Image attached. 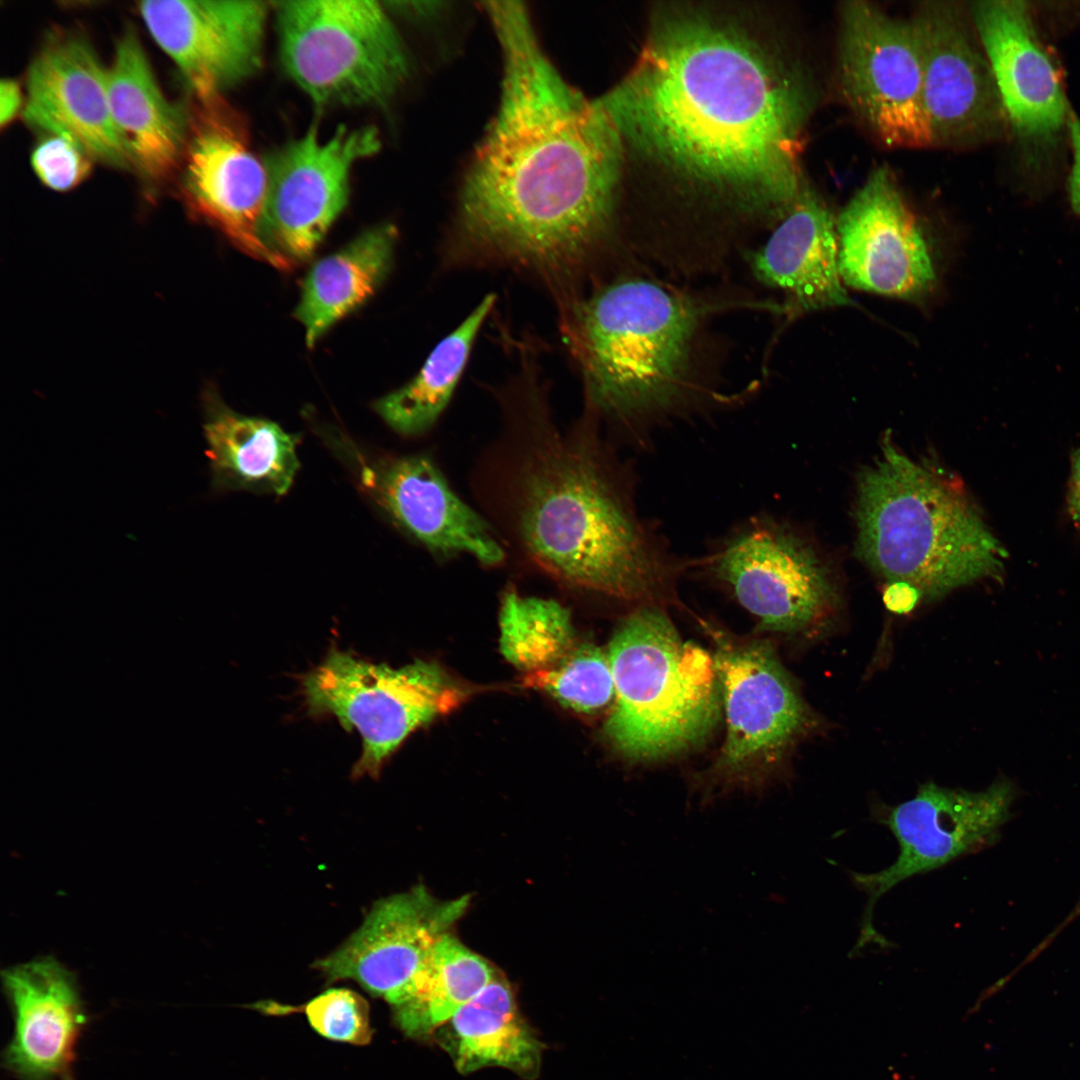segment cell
<instances>
[{"instance_id":"obj_37","label":"cell","mask_w":1080,"mask_h":1080,"mask_svg":"<svg viewBox=\"0 0 1080 1080\" xmlns=\"http://www.w3.org/2000/svg\"><path fill=\"white\" fill-rule=\"evenodd\" d=\"M1068 507L1074 522L1080 527V448L1072 457Z\"/></svg>"},{"instance_id":"obj_12","label":"cell","mask_w":1080,"mask_h":1080,"mask_svg":"<svg viewBox=\"0 0 1080 1080\" xmlns=\"http://www.w3.org/2000/svg\"><path fill=\"white\" fill-rule=\"evenodd\" d=\"M375 128L315 131L287 145L267 165L260 237L280 269L311 257L346 205L353 165L379 147Z\"/></svg>"},{"instance_id":"obj_26","label":"cell","mask_w":1080,"mask_h":1080,"mask_svg":"<svg viewBox=\"0 0 1080 1080\" xmlns=\"http://www.w3.org/2000/svg\"><path fill=\"white\" fill-rule=\"evenodd\" d=\"M441 1027V1045L462 1074L502 1067L532 1080L539 1072L543 1045L502 977L495 975Z\"/></svg>"},{"instance_id":"obj_1","label":"cell","mask_w":1080,"mask_h":1080,"mask_svg":"<svg viewBox=\"0 0 1080 1080\" xmlns=\"http://www.w3.org/2000/svg\"><path fill=\"white\" fill-rule=\"evenodd\" d=\"M485 6L504 78L463 187L462 231L498 256L543 268L576 263L609 226L623 141L544 55L522 3Z\"/></svg>"},{"instance_id":"obj_15","label":"cell","mask_w":1080,"mask_h":1080,"mask_svg":"<svg viewBox=\"0 0 1080 1080\" xmlns=\"http://www.w3.org/2000/svg\"><path fill=\"white\" fill-rule=\"evenodd\" d=\"M200 104L182 161L186 203L241 251L279 268L260 237L267 170L220 96Z\"/></svg>"},{"instance_id":"obj_25","label":"cell","mask_w":1080,"mask_h":1080,"mask_svg":"<svg viewBox=\"0 0 1080 1080\" xmlns=\"http://www.w3.org/2000/svg\"><path fill=\"white\" fill-rule=\"evenodd\" d=\"M206 456L217 490L285 494L299 468V437L263 418L229 408L211 389L203 395Z\"/></svg>"},{"instance_id":"obj_34","label":"cell","mask_w":1080,"mask_h":1080,"mask_svg":"<svg viewBox=\"0 0 1080 1080\" xmlns=\"http://www.w3.org/2000/svg\"><path fill=\"white\" fill-rule=\"evenodd\" d=\"M922 594L917 587L904 581L889 582L883 591L885 607L896 614L912 611Z\"/></svg>"},{"instance_id":"obj_7","label":"cell","mask_w":1080,"mask_h":1080,"mask_svg":"<svg viewBox=\"0 0 1080 1080\" xmlns=\"http://www.w3.org/2000/svg\"><path fill=\"white\" fill-rule=\"evenodd\" d=\"M277 16L283 65L319 104L381 103L406 77L399 36L375 1H288Z\"/></svg>"},{"instance_id":"obj_11","label":"cell","mask_w":1080,"mask_h":1080,"mask_svg":"<svg viewBox=\"0 0 1080 1080\" xmlns=\"http://www.w3.org/2000/svg\"><path fill=\"white\" fill-rule=\"evenodd\" d=\"M1017 794V785L1006 776L980 791L928 782L913 798L881 808L875 816L894 834L899 855L881 871L852 874L855 886L868 897L857 949L871 941L882 944L871 920L880 897L912 876L993 845L1010 819Z\"/></svg>"},{"instance_id":"obj_5","label":"cell","mask_w":1080,"mask_h":1080,"mask_svg":"<svg viewBox=\"0 0 1080 1080\" xmlns=\"http://www.w3.org/2000/svg\"><path fill=\"white\" fill-rule=\"evenodd\" d=\"M700 312L640 278L616 280L579 309L577 349L592 403L624 421L664 412L682 397Z\"/></svg>"},{"instance_id":"obj_20","label":"cell","mask_w":1080,"mask_h":1080,"mask_svg":"<svg viewBox=\"0 0 1080 1080\" xmlns=\"http://www.w3.org/2000/svg\"><path fill=\"white\" fill-rule=\"evenodd\" d=\"M1 978L14 1022L2 1067L17 1080H75V1048L89 1016L73 973L46 956Z\"/></svg>"},{"instance_id":"obj_31","label":"cell","mask_w":1080,"mask_h":1080,"mask_svg":"<svg viewBox=\"0 0 1080 1080\" xmlns=\"http://www.w3.org/2000/svg\"><path fill=\"white\" fill-rule=\"evenodd\" d=\"M525 682L577 712L597 711L615 696L608 656L590 643L576 644L553 666L527 674Z\"/></svg>"},{"instance_id":"obj_18","label":"cell","mask_w":1080,"mask_h":1080,"mask_svg":"<svg viewBox=\"0 0 1080 1080\" xmlns=\"http://www.w3.org/2000/svg\"><path fill=\"white\" fill-rule=\"evenodd\" d=\"M140 15L199 101L254 73L266 7L258 1H143Z\"/></svg>"},{"instance_id":"obj_28","label":"cell","mask_w":1080,"mask_h":1080,"mask_svg":"<svg viewBox=\"0 0 1080 1080\" xmlns=\"http://www.w3.org/2000/svg\"><path fill=\"white\" fill-rule=\"evenodd\" d=\"M495 976L488 962L448 934L425 958L390 1006L395 1024L411 1038L430 1035Z\"/></svg>"},{"instance_id":"obj_36","label":"cell","mask_w":1080,"mask_h":1080,"mask_svg":"<svg viewBox=\"0 0 1080 1080\" xmlns=\"http://www.w3.org/2000/svg\"><path fill=\"white\" fill-rule=\"evenodd\" d=\"M23 107L24 100L18 83L11 79L2 80L0 85L1 127L9 124Z\"/></svg>"},{"instance_id":"obj_16","label":"cell","mask_w":1080,"mask_h":1080,"mask_svg":"<svg viewBox=\"0 0 1080 1080\" xmlns=\"http://www.w3.org/2000/svg\"><path fill=\"white\" fill-rule=\"evenodd\" d=\"M845 286L918 300L934 287L924 234L888 168L875 169L836 218Z\"/></svg>"},{"instance_id":"obj_29","label":"cell","mask_w":1080,"mask_h":1080,"mask_svg":"<svg viewBox=\"0 0 1080 1080\" xmlns=\"http://www.w3.org/2000/svg\"><path fill=\"white\" fill-rule=\"evenodd\" d=\"M495 302L487 295L433 349L418 374L378 401L374 408L396 432L416 436L438 419L461 378L477 334Z\"/></svg>"},{"instance_id":"obj_3","label":"cell","mask_w":1080,"mask_h":1080,"mask_svg":"<svg viewBox=\"0 0 1080 1080\" xmlns=\"http://www.w3.org/2000/svg\"><path fill=\"white\" fill-rule=\"evenodd\" d=\"M516 446L506 511L538 566L572 587L640 605L672 592L679 566L640 520L631 485L600 440L541 425Z\"/></svg>"},{"instance_id":"obj_23","label":"cell","mask_w":1080,"mask_h":1080,"mask_svg":"<svg viewBox=\"0 0 1080 1080\" xmlns=\"http://www.w3.org/2000/svg\"><path fill=\"white\" fill-rule=\"evenodd\" d=\"M751 264L761 282L783 291L799 311L852 304L838 268L836 218L806 186Z\"/></svg>"},{"instance_id":"obj_14","label":"cell","mask_w":1080,"mask_h":1080,"mask_svg":"<svg viewBox=\"0 0 1080 1080\" xmlns=\"http://www.w3.org/2000/svg\"><path fill=\"white\" fill-rule=\"evenodd\" d=\"M922 66V95L933 145L991 136L1004 110L972 20L956 3L922 2L909 20Z\"/></svg>"},{"instance_id":"obj_13","label":"cell","mask_w":1080,"mask_h":1080,"mask_svg":"<svg viewBox=\"0 0 1080 1080\" xmlns=\"http://www.w3.org/2000/svg\"><path fill=\"white\" fill-rule=\"evenodd\" d=\"M704 567L764 630L800 632L835 604L834 586L814 549L773 520H752L735 530Z\"/></svg>"},{"instance_id":"obj_9","label":"cell","mask_w":1080,"mask_h":1080,"mask_svg":"<svg viewBox=\"0 0 1080 1080\" xmlns=\"http://www.w3.org/2000/svg\"><path fill=\"white\" fill-rule=\"evenodd\" d=\"M720 684L726 736L710 770L705 800L734 788H760L809 715L773 648L709 628Z\"/></svg>"},{"instance_id":"obj_33","label":"cell","mask_w":1080,"mask_h":1080,"mask_svg":"<svg viewBox=\"0 0 1080 1080\" xmlns=\"http://www.w3.org/2000/svg\"><path fill=\"white\" fill-rule=\"evenodd\" d=\"M93 160L80 146L56 135H46L34 148L31 163L47 187L67 191L89 174Z\"/></svg>"},{"instance_id":"obj_2","label":"cell","mask_w":1080,"mask_h":1080,"mask_svg":"<svg viewBox=\"0 0 1080 1080\" xmlns=\"http://www.w3.org/2000/svg\"><path fill=\"white\" fill-rule=\"evenodd\" d=\"M622 141L781 218L800 195L801 86L752 39L708 17L660 19L595 100Z\"/></svg>"},{"instance_id":"obj_19","label":"cell","mask_w":1080,"mask_h":1080,"mask_svg":"<svg viewBox=\"0 0 1080 1080\" xmlns=\"http://www.w3.org/2000/svg\"><path fill=\"white\" fill-rule=\"evenodd\" d=\"M26 88L22 113L31 126L74 142L93 160L132 166L110 108L108 69L83 37H50L30 65Z\"/></svg>"},{"instance_id":"obj_4","label":"cell","mask_w":1080,"mask_h":1080,"mask_svg":"<svg viewBox=\"0 0 1080 1080\" xmlns=\"http://www.w3.org/2000/svg\"><path fill=\"white\" fill-rule=\"evenodd\" d=\"M857 551L876 573L933 599L1003 570L1005 550L962 482L886 438L858 479Z\"/></svg>"},{"instance_id":"obj_32","label":"cell","mask_w":1080,"mask_h":1080,"mask_svg":"<svg viewBox=\"0 0 1080 1080\" xmlns=\"http://www.w3.org/2000/svg\"><path fill=\"white\" fill-rule=\"evenodd\" d=\"M255 1007L268 1015L303 1012L312 1029L331 1041L364 1046L372 1039L369 1004L363 996L348 988H329L302 1006L267 1001L255 1004Z\"/></svg>"},{"instance_id":"obj_30","label":"cell","mask_w":1080,"mask_h":1080,"mask_svg":"<svg viewBox=\"0 0 1080 1080\" xmlns=\"http://www.w3.org/2000/svg\"><path fill=\"white\" fill-rule=\"evenodd\" d=\"M499 623L503 656L527 674L553 666L576 645L569 611L554 600L510 591Z\"/></svg>"},{"instance_id":"obj_8","label":"cell","mask_w":1080,"mask_h":1080,"mask_svg":"<svg viewBox=\"0 0 1080 1080\" xmlns=\"http://www.w3.org/2000/svg\"><path fill=\"white\" fill-rule=\"evenodd\" d=\"M302 683L311 713L332 714L344 729L362 737V754L353 769L358 777L377 776L413 730L454 709L465 696L432 662L392 668L335 648Z\"/></svg>"},{"instance_id":"obj_17","label":"cell","mask_w":1080,"mask_h":1080,"mask_svg":"<svg viewBox=\"0 0 1080 1080\" xmlns=\"http://www.w3.org/2000/svg\"><path fill=\"white\" fill-rule=\"evenodd\" d=\"M468 904L467 896L440 900L423 886L381 899L362 925L313 967L327 983L353 980L391 1006Z\"/></svg>"},{"instance_id":"obj_35","label":"cell","mask_w":1080,"mask_h":1080,"mask_svg":"<svg viewBox=\"0 0 1080 1080\" xmlns=\"http://www.w3.org/2000/svg\"><path fill=\"white\" fill-rule=\"evenodd\" d=\"M1067 126L1072 145L1073 162L1069 176V194L1074 210L1080 215V120L1069 113Z\"/></svg>"},{"instance_id":"obj_10","label":"cell","mask_w":1080,"mask_h":1080,"mask_svg":"<svg viewBox=\"0 0 1080 1080\" xmlns=\"http://www.w3.org/2000/svg\"><path fill=\"white\" fill-rule=\"evenodd\" d=\"M838 76L847 104L882 144L906 149L933 145L920 53L909 20L889 16L867 1L844 3Z\"/></svg>"},{"instance_id":"obj_24","label":"cell","mask_w":1080,"mask_h":1080,"mask_svg":"<svg viewBox=\"0 0 1080 1080\" xmlns=\"http://www.w3.org/2000/svg\"><path fill=\"white\" fill-rule=\"evenodd\" d=\"M110 108L132 166L160 182L182 164L190 134L186 113L160 89L137 34L119 39L108 68Z\"/></svg>"},{"instance_id":"obj_38","label":"cell","mask_w":1080,"mask_h":1080,"mask_svg":"<svg viewBox=\"0 0 1080 1080\" xmlns=\"http://www.w3.org/2000/svg\"><path fill=\"white\" fill-rule=\"evenodd\" d=\"M1078 916H1080V900L1078 901L1077 905H1076V906H1075V908H1074V909L1072 910V912L1070 913V915H1069V916H1068V917L1066 918V921H1065V922L1063 923V926L1067 925L1068 923H1070L1071 921H1073V920H1074V919H1075L1076 917H1078ZM1063 926H1062V927H1063Z\"/></svg>"},{"instance_id":"obj_6","label":"cell","mask_w":1080,"mask_h":1080,"mask_svg":"<svg viewBox=\"0 0 1080 1080\" xmlns=\"http://www.w3.org/2000/svg\"><path fill=\"white\" fill-rule=\"evenodd\" d=\"M607 656L615 704L604 735L618 754L655 762L710 735L722 710L713 656L684 641L657 604L641 605L624 618Z\"/></svg>"},{"instance_id":"obj_22","label":"cell","mask_w":1080,"mask_h":1080,"mask_svg":"<svg viewBox=\"0 0 1080 1080\" xmlns=\"http://www.w3.org/2000/svg\"><path fill=\"white\" fill-rule=\"evenodd\" d=\"M970 17L1008 120L1029 139H1047L1069 113L1058 70L1023 1L972 3Z\"/></svg>"},{"instance_id":"obj_27","label":"cell","mask_w":1080,"mask_h":1080,"mask_svg":"<svg viewBox=\"0 0 1080 1080\" xmlns=\"http://www.w3.org/2000/svg\"><path fill=\"white\" fill-rule=\"evenodd\" d=\"M396 240L394 226L379 225L310 268L294 311L308 347L374 294L390 270Z\"/></svg>"},{"instance_id":"obj_21","label":"cell","mask_w":1080,"mask_h":1080,"mask_svg":"<svg viewBox=\"0 0 1080 1080\" xmlns=\"http://www.w3.org/2000/svg\"><path fill=\"white\" fill-rule=\"evenodd\" d=\"M361 478L393 522L431 553L466 554L486 566L503 562L505 551L493 529L453 491L430 458L381 459L364 466Z\"/></svg>"}]
</instances>
